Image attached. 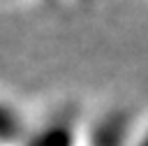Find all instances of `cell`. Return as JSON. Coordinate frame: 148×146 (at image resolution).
Wrapping results in <instances>:
<instances>
[{
  "mask_svg": "<svg viewBox=\"0 0 148 146\" xmlns=\"http://www.w3.org/2000/svg\"><path fill=\"white\" fill-rule=\"evenodd\" d=\"M134 146H148V127H146V132L141 134V139H139V141H136Z\"/></svg>",
  "mask_w": 148,
  "mask_h": 146,
  "instance_id": "7a4b0ae2",
  "label": "cell"
},
{
  "mask_svg": "<svg viewBox=\"0 0 148 146\" xmlns=\"http://www.w3.org/2000/svg\"><path fill=\"white\" fill-rule=\"evenodd\" d=\"M28 130L30 123L25 121L21 109L0 95V146H21Z\"/></svg>",
  "mask_w": 148,
  "mask_h": 146,
  "instance_id": "6da1fadb",
  "label": "cell"
}]
</instances>
